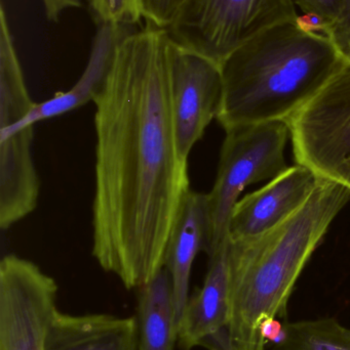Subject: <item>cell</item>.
<instances>
[{
  "mask_svg": "<svg viewBox=\"0 0 350 350\" xmlns=\"http://www.w3.org/2000/svg\"><path fill=\"white\" fill-rule=\"evenodd\" d=\"M168 33L146 25L117 46L95 96L92 254L127 289L164 267L181 205L190 191L171 108Z\"/></svg>",
  "mask_w": 350,
  "mask_h": 350,
  "instance_id": "6da1fadb",
  "label": "cell"
},
{
  "mask_svg": "<svg viewBox=\"0 0 350 350\" xmlns=\"http://www.w3.org/2000/svg\"><path fill=\"white\" fill-rule=\"evenodd\" d=\"M349 201V189L320 177L305 204L285 221L253 238L228 240L232 349H266L261 325L286 318L302 269Z\"/></svg>",
  "mask_w": 350,
  "mask_h": 350,
  "instance_id": "7a4b0ae2",
  "label": "cell"
},
{
  "mask_svg": "<svg viewBox=\"0 0 350 350\" xmlns=\"http://www.w3.org/2000/svg\"><path fill=\"white\" fill-rule=\"evenodd\" d=\"M324 34L295 21L259 33L221 64L224 129L269 121L288 122L349 62Z\"/></svg>",
  "mask_w": 350,
  "mask_h": 350,
  "instance_id": "3957f363",
  "label": "cell"
},
{
  "mask_svg": "<svg viewBox=\"0 0 350 350\" xmlns=\"http://www.w3.org/2000/svg\"><path fill=\"white\" fill-rule=\"evenodd\" d=\"M217 176L208 195L210 237L208 256L228 244L229 222L240 193L248 185L273 180L289 168L286 121H269L226 129Z\"/></svg>",
  "mask_w": 350,
  "mask_h": 350,
  "instance_id": "277c9868",
  "label": "cell"
},
{
  "mask_svg": "<svg viewBox=\"0 0 350 350\" xmlns=\"http://www.w3.org/2000/svg\"><path fill=\"white\" fill-rule=\"evenodd\" d=\"M297 16L292 0H185L166 30L183 46L221 65L259 33Z\"/></svg>",
  "mask_w": 350,
  "mask_h": 350,
  "instance_id": "5b68a950",
  "label": "cell"
},
{
  "mask_svg": "<svg viewBox=\"0 0 350 350\" xmlns=\"http://www.w3.org/2000/svg\"><path fill=\"white\" fill-rule=\"evenodd\" d=\"M287 123L297 163L350 189V61Z\"/></svg>",
  "mask_w": 350,
  "mask_h": 350,
  "instance_id": "8992f818",
  "label": "cell"
},
{
  "mask_svg": "<svg viewBox=\"0 0 350 350\" xmlns=\"http://www.w3.org/2000/svg\"><path fill=\"white\" fill-rule=\"evenodd\" d=\"M57 283L14 254L0 261V350H45L57 312Z\"/></svg>",
  "mask_w": 350,
  "mask_h": 350,
  "instance_id": "52a82bcc",
  "label": "cell"
},
{
  "mask_svg": "<svg viewBox=\"0 0 350 350\" xmlns=\"http://www.w3.org/2000/svg\"><path fill=\"white\" fill-rule=\"evenodd\" d=\"M166 55L177 149L188 162L195 144L219 114L223 100L221 66L186 49L170 35Z\"/></svg>",
  "mask_w": 350,
  "mask_h": 350,
  "instance_id": "ba28073f",
  "label": "cell"
},
{
  "mask_svg": "<svg viewBox=\"0 0 350 350\" xmlns=\"http://www.w3.org/2000/svg\"><path fill=\"white\" fill-rule=\"evenodd\" d=\"M318 180L312 170L298 164L249 193L234 206L228 240H246L279 226L305 204Z\"/></svg>",
  "mask_w": 350,
  "mask_h": 350,
  "instance_id": "9c48e42d",
  "label": "cell"
},
{
  "mask_svg": "<svg viewBox=\"0 0 350 350\" xmlns=\"http://www.w3.org/2000/svg\"><path fill=\"white\" fill-rule=\"evenodd\" d=\"M129 31V27L121 25H98L88 63L75 84L66 92H57L49 100L34 103L28 114L18 122L0 126V135L34 126L37 122L61 116L92 102L108 77L119 42Z\"/></svg>",
  "mask_w": 350,
  "mask_h": 350,
  "instance_id": "30bf717a",
  "label": "cell"
},
{
  "mask_svg": "<svg viewBox=\"0 0 350 350\" xmlns=\"http://www.w3.org/2000/svg\"><path fill=\"white\" fill-rule=\"evenodd\" d=\"M227 245L209 257L203 286L191 294L183 310L178 325V347L182 350L203 347L205 341L228 330L230 273Z\"/></svg>",
  "mask_w": 350,
  "mask_h": 350,
  "instance_id": "8fae6325",
  "label": "cell"
},
{
  "mask_svg": "<svg viewBox=\"0 0 350 350\" xmlns=\"http://www.w3.org/2000/svg\"><path fill=\"white\" fill-rule=\"evenodd\" d=\"M34 126L0 135V228L5 230L34 211L40 180L33 160Z\"/></svg>",
  "mask_w": 350,
  "mask_h": 350,
  "instance_id": "7c38bea8",
  "label": "cell"
},
{
  "mask_svg": "<svg viewBox=\"0 0 350 350\" xmlns=\"http://www.w3.org/2000/svg\"><path fill=\"white\" fill-rule=\"evenodd\" d=\"M209 237L208 195L190 189L183 200L164 258L179 321L190 297L189 285L193 262L201 251L207 253Z\"/></svg>",
  "mask_w": 350,
  "mask_h": 350,
  "instance_id": "4fadbf2b",
  "label": "cell"
},
{
  "mask_svg": "<svg viewBox=\"0 0 350 350\" xmlns=\"http://www.w3.org/2000/svg\"><path fill=\"white\" fill-rule=\"evenodd\" d=\"M45 350H138L136 317L55 312Z\"/></svg>",
  "mask_w": 350,
  "mask_h": 350,
  "instance_id": "5bb4252c",
  "label": "cell"
},
{
  "mask_svg": "<svg viewBox=\"0 0 350 350\" xmlns=\"http://www.w3.org/2000/svg\"><path fill=\"white\" fill-rule=\"evenodd\" d=\"M138 291V350H175L179 320L168 269L164 267Z\"/></svg>",
  "mask_w": 350,
  "mask_h": 350,
  "instance_id": "9a60e30c",
  "label": "cell"
},
{
  "mask_svg": "<svg viewBox=\"0 0 350 350\" xmlns=\"http://www.w3.org/2000/svg\"><path fill=\"white\" fill-rule=\"evenodd\" d=\"M271 350H350V329L335 319L286 323L283 339Z\"/></svg>",
  "mask_w": 350,
  "mask_h": 350,
  "instance_id": "2e32d148",
  "label": "cell"
},
{
  "mask_svg": "<svg viewBox=\"0 0 350 350\" xmlns=\"http://www.w3.org/2000/svg\"><path fill=\"white\" fill-rule=\"evenodd\" d=\"M90 8L98 25L131 27L143 21L140 0H90Z\"/></svg>",
  "mask_w": 350,
  "mask_h": 350,
  "instance_id": "e0dca14e",
  "label": "cell"
},
{
  "mask_svg": "<svg viewBox=\"0 0 350 350\" xmlns=\"http://www.w3.org/2000/svg\"><path fill=\"white\" fill-rule=\"evenodd\" d=\"M185 0H140L142 20L146 25L168 29Z\"/></svg>",
  "mask_w": 350,
  "mask_h": 350,
  "instance_id": "ac0fdd59",
  "label": "cell"
},
{
  "mask_svg": "<svg viewBox=\"0 0 350 350\" xmlns=\"http://www.w3.org/2000/svg\"><path fill=\"white\" fill-rule=\"evenodd\" d=\"M325 35L337 51L350 61V0H345L336 18L327 27Z\"/></svg>",
  "mask_w": 350,
  "mask_h": 350,
  "instance_id": "d6986e66",
  "label": "cell"
},
{
  "mask_svg": "<svg viewBox=\"0 0 350 350\" xmlns=\"http://www.w3.org/2000/svg\"><path fill=\"white\" fill-rule=\"evenodd\" d=\"M303 14H316L327 21L328 25L340 12L345 0H292Z\"/></svg>",
  "mask_w": 350,
  "mask_h": 350,
  "instance_id": "ffe728a7",
  "label": "cell"
},
{
  "mask_svg": "<svg viewBox=\"0 0 350 350\" xmlns=\"http://www.w3.org/2000/svg\"><path fill=\"white\" fill-rule=\"evenodd\" d=\"M45 16L49 22H59L62 14L70 8H79L82 0H41Z\"/></svg>",
  "mask_w": 350,
  "mask_h": 350,
  "instance_id": "44dd1931",
  "label": "cell"
},
{
  "mask_svg": "<svg viewBox=\"0 0 350 350\" xmlns=\"http://www.w3.org/2000/svg\"><path fill=\"white\" fill-rule=\"evenodd\" d=\"M296 24L306 32L316 33V34H324L326 32L328 23L322 16L316 14H303L302 16L298 14L296 18Z\"/></svg>",
  "mask_w": 350,
  "mask_h": 350,
  "instance_id": "7402d4cb",
  "label": "cell"
}]
</instances>
